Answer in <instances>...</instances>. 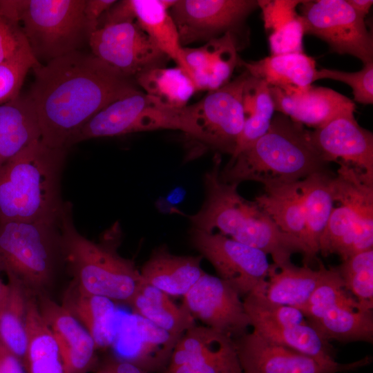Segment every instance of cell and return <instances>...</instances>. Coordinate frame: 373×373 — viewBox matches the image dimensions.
I'll return each instance as SVG.
<instances>
[{
	"mask_svg": "<svg viewBox=\"0 0 373 373\" xmlns=\"http://www.w3.org/2000/svg\"><path fill=\"white\" fill-rule=\"evenodd\" d=\"M39 64L30 47L23 48L15 56L0 64V105L21 94L28 72Z\"/></svg>",
	"mask_w": 373,
	"mask_h": 373,
	"instance_id": "cell-44",
	"label": "cell"
},
{
	"mask_svg": "<svg viewBox=\"0 0 373 373\" xmlns=\"http://www.w3.org/2000/svg\"><path fill=\"white\" fill-rule=\"evenodd\" d=\"M88 45L95 56L133 79L149 69L165 67L170 59L135 21L98 28Z\"/></svg>",
	"mask_w": 373,
	"mask_h": 373,
	"instance_id": "cell-13",
	"label": "cell"
},
{
	"mask_svg": "<svg viewBox=\"0 0 373 373\" xmlns=\"http://www.w3.org/2000/svg\"><path fill=\"white\" fill-rule=\"evenodd\" d=\"M35 297L29 295L26 315L27 350L24 361L28 372L65 373L57 343Z\"/></svg>",
	"mask_w": 373,
	"mask_h": 373,
	"instance_id": "cell-28",
	"label": "cell"
},
{
	"mask_svg": "<svg viewBox=\"0 0 373 373\" xmlns=\"http://www.w3.org/2000/svg\"><path fill=\"white\" fill-rule=\"evenodd\" d=\"M373 236L359 225L352 212L340 204L334 207L318 243V253L326 257L336 254L343 260L372 249Z\"/></svg>",
	"mask_w": 373,
	"mask_h": 373,
	"instance_id": "cell-30",
	"label": "cell"
},
{
	"mask_svg": "<svg viewBox=\"0 0 373 373\" xmlns=\"http://www.w3.org/2000/svg\"><path fill=\"white\" fill-rule=\"evenodd\" d=\"M32 70L27 94L37 113L41 140L52 148L68 149L95 115L140 90L133 79L81 50L39 64Z\"/></svg>",
	"mask_w": 373,
	"mask_h": 373,
	"instance_id": "cell-1",
	"label": "cell"
},
{
	"mask_svg": "<svg viewBox=\"0 0 373 373\" xmlns=\"http://www.w3.org/2000/svg\"><path fill=\"white\" fill-rule=\"evenodd\" d=\"M28 47L20 21V0H0V64Z\"/></svg>",
	"mask_w": 373,
	"mask_h": 373,
	"instance_id": "cell-43",
	"label": "cell"
},
{
	"mask_svg": "<svg viewBox=\"0 0 373 373\" xmlns=\"http://www.w3.org/2000/svg\"><path fill=\"white\" fill-rule=\"evenodd\" d=\"M221 159L216 155L212 167L205 173V199L201 209L189 216L192 227L220 233L271 256L274 265L291 262L295 253L305 254L298 238L282 231L271 217L254 201L242 198L238 184L220 178Z\"/></svg>",
	"mask_w": 373,
	"mask_h": 373,
	"instance_id": "cell-2",
	"label": "cell"
},
{
	"mask_svg": "<svg viewBox=\"0 0 373 373\" xmlns=\"http://www.w3.org/2000/svg\"><path fill=\"white\" fill-rule=\"evenodd\" d=\"M160 129L186 133L184 108L170 107L139 90L111 103L95 115L75 135L70 146L93 138Z\"/></svg>",
	"mask_w": 373,
	"mask_h": 373,
	"instance_id": "cell-9",
	"label": "cell"
},
{
	"mask_svg": "<svg viewBox=\"0 0 373 373\" xmlns=\"http://www.w3.org/2000/svg\"><path fill=\"white\" fill-rule=\"evenodd\" d=\"M0 373H24L19 358L0 341Z\"/></svg>",
	"mask_w": 373,
	"mask_h": 373,
	"instance_id": "cell-48",
	"label": "cell"
},
{
	"mask_svg": "<svg viewBox=\"0 0 373 373\" xmlns=\"http://www.w3.org/2000/svg\"><path fill=\"white\" fill-rule=\"evenodd\" d=\"M345 289L364 308L373 309V249L356 254L335 267Z\"/></svg>",
	"mask_w": 373,
	"mask_h": 373,
	"instance_id": "cell-40",
	"label": "cell"
},
{
	"mask_svg": "<svg viewBox=\"0 0 373 373\" xmlns=\"http://www.w3.org/2000/svg\"><path fill=\"white\" fill-rule=\"evenodd\" d=\"M59 223L0 221V272L31 296L46 294L62 261Z\"/></svg>",
	"mask_w": 373,
	"mask_h": 373,
	"instance_id": "cell-6",
	"label": "cell"
},
{
	"mask_svg": "<svg viewBox=\"0 0 373 373\" xmlns=\"http://www.w3.org/2000/svg\"><path fill=\"white\" fill-rule=\"evenodd\" d=\"M134 80L145 93L175 108L186 106L197 91L191 77L178 66L151 68L137 75Z\"/></svg>",
	"mask_w": 373,
	"mask_h": 373,
	"instance_id": "cell-37",
	"label": "cell"
},
{
	"mask_svg": "<svg viewBox=\"0 0 373 373\" xmlns=\"http://www.w3.org/2000/svg\"><path fill=\"white\" fill-rule=\"evenodd\" d=\"M163 373H242L233 339L218 350L196 362L181 365Z\"/></svg>",
	"mask_w": 373,
	"mask_h": 373,
	"instance_id": "cell-45",
	"label": "cell"
},
{
	"mask_svg": "<svg viewBox=\"0 0 373 373\" xmlns=\"http://www.w3.org/2000/svg\"><path fill=\"white\" fill-rule=\"evenodd\" d=\"M269 87L275 111L315 129L337 117L354 113L353 101L329 88L312 85L285 89Z\"/></svg>",
	"mask_w": 373,
	"mask_h": 373,
	"instance_id": "cell-17",
	"label": "cell"
},
{
	"mask_svg": "<svg viewBox=\"0 0 373 373\" xmlns=\"http://www.w3.org/2000/svg\"><path fill=\"white\" fill-rule=\"evenodd\" d=\"M300 5L305 34L320 38L333 52L354 56L363 64L373 61L372 34L365 18L347 1H303Z\"/></svg>",
	"mask_w": 373,
	"mask_h": 373,
	"instance_id": "cell-10",
	"label": "cell"
},
{
	"mask_svg": "<svg viewBox=\"0 0 373 373\" xmlns=\"http://www.w3.org/2000/svg\"><path fill=\"white\" fill-rule=\"evenodd\" d=\"M132 320L137 343H135L137 347L126 361L147 373L157 370L164 365L166 367L173 348L180 337L169 334L135 314Z\"/></svg>",
	"mask_w": 373,
	"mask_h": 373,
	"instance_id": "cell-36",
	"label": "cell"
},
{
	"mask_svg": "<svg viewBox=\"0 0 373 373\" xmlns=\"http://www.w3.org/2000/svg\"><path fill=\"white\" fill-rule=\"evenodd\" d=\"M357 301L345 289L335 267L326 269L306 304L300 309L309 322L321 318L329 309L341 304Z\"/></svg>",
	"mask_w": 373,
	"mask_h": 373,
	"instance_id": "cell-41",
	"label": "cell"
},
{
	"mask_svg": "<svg viewBox=\"0 0 373 373\" xmlns=\"http://www.w3.org/2000/svg\"><path fill=\"white\" fill-rule=\"evenodd\" d=\"M322 79L344 82L352 88L355 102L373 104V61L364 64L361 70L354 73L327 68L317 70L314 81Z\"/></svg>",
	"mask_w": 373,
	"mask_h": 373,
	"instance_id": "cell-46",
	"label": "cell"
},
{
	"mask_svg": "<svg viewBox=\"0 0 373 373\" xmlns=\"http://www.w3.org/2000/svg\"><path fill=\"white\" fill-rule=\"evenodd\" d=\"M350 6L362 17L365 18L373 4L372 0H346Z\"/></svg>",
	"mask_w": 373,
	"mask_h": 373,
	"instance_id": "cell-49",
	"label": "cell"
},
{
	"mask_svg": "<svg viewBox=\"0 0 373 373\" xmlns=\"http://www.w3.org/2000/svg\"><path fill=\"white\" fill-rule=\"evenodd\" d=\"M233 341L242 373H340L372 361L370 356L348 363L319 360L269 342L253 331Z\"/></svg>",
	"mask_w": 373,
	"mask_h": 373,
	"instance_id": "cell-14",
	"label": "cell"
},
{
	"mask_svg": "<svg viewBox=\"0 0 373 373\" xmlns=\"http://www.w3.org/2000/svg\"><path fill=\"white\" fill-rule=\"evenodd\" d=\"M258 8L255 0H176L169 14L184 47L227 33L234 36V31Z\"/></svg>",
	"mask_w": 373,
	"mask_h": 373,
	"instance_id": "cell-12",
	"label": "cell"
},
{
	"mask_svg": "<svg viewBox=\"0 0 373 373\" xmlns=\"http://www.w3.org/2000/svg\"><path fill=\"white\" fill-rule=\"evenodd\" d=\"M176 0H131L135 19L170 59L188 73L175 24L169 9Z\"/></svg>",
	"mask_w": 373,
	"mask_h": 373,
	"instance_id": "cell-27",
	"label": "cell"
},
{
	"mask_svg": "<svg viewBox=\"0 0 373 373\" xmlns=\"http://www.w3.org/2000/svg\"><path fill=\"white\" fill-rule=\"evenodd\" d=\"M242 104L245 120L232 155L241 152L267 133L275 111L268 84L250 75L244 86Z\"/></svg>",
	"mask_w": 373,
	"mask_h": 373,
	"instance_id": "cell-34",
	"label": "cell"
},
{
	"mask_svg": "<svg viewBox=\"0 0 373 373\" xmlns=\"http://www.w3.org/2000/svg\"><path fill=\"white\" fill-rule=\"evenodd\" d=\"M338 163L337 174L331 178L334 202L347 207L361 227L373 235V182L354 167Z\"/></svg>",
	"mask_w": 373,
	"mask_h": 373,
	"instance_id": "cell-32",
	"label": "cell"
},
{
	"mask_svg": "<svg viewBox=\"0 0 373 373\" xmlns=\"http://www.w3.org/2000/svg\"><path fill=\"white\" fill-rule=\"evenodd\" d=\"M202 256H178L166 246L153 250L140 270L142 281L169 296H184L206 273Z\"/></svg>",
	"mask_w": 373,
	"mask_h": 373,
	"instance_id": "cell-20",
	"label": "cell"
},
{
	"mask_svg": "<svg viewBox=\"0 0 373 373\" xmlns=\"http://www.w3.org/2000/svg\"><path fill=\"white\" fill-rule=\"evenodd\" d=\"M309 323L329 341L373 342L372 309L363 307L358 301L338 305Z\"/></svg>",
	"mask_w": 373,
	"mask_h": 373,
	"instance_id": "cell-31",
	"label": "cell"
},
{
	"mask_svg": "<svg viewBox=\"0 0 373 373\" xmlns=\"http://www.w3.org/2000/svg\"><path fill=\"white\" fill-rule=\"evenodd\" d=\"M255 202L282 231L299 239L303 244L305 210L299 181L265 186V193L257 196Z\"/></svg>",
	"mask_w": 373,
	"mask_h": 373,
	"instance_id": "cell-33",
	"label": "cell"
},
{
	"mask_svg": "<svg viewBox=\"0 0 373 373\" xmlns=\"http://www.w3.org/2000/svg\"><path fill=\"white\" fill-rule=\"evenodd\" d=\"M231 339L205 325H194L178 341L165 370L200 361L218 350Z\"/></svg>",
	"mask_w": 373,
	"mask_h": 373,
	"instance_id": "cell-39",
	"label": "cell"
},
{
	"mask_svg": "<svg viewBox=\"0 0 373 373\" xmlns=\"http://www.w3.org/2000/svg\"><path fill=\"white\" fill-rule=\"evenodd\" d=\"M61 305L85 327L97 348L113 345L117 337L115 303L103 296L88 294L71 283Z\"/></svg>",
	"mask_w": 373,
	"mask_h": 373,
	"instance_id": "cell-23",
	"label": "cell"
},
{
	"mask_svg": "<svg viewBox=\"0 0 373 373\" xmlns=\"http://www.w3.org/2000/svg\"><path fill=\"white\" fill-rule=\"evenodd\" d=\"M303 1L260 0L264 26L269 34L271 55L303 52L305 29L296 8Z\"/></svg>",
	"mask_w": 373,
	"mask_h": 373,
	"instance_id": "cell-26",
	"label": "cell"
},
{
	"mask_svg": "<svg viewBox=\"0 0 373 373\" xmlns=\"http://www.w3.org/2000/svg\"><path fill=\"white\" fill-rule=\"evenodd\" d=\"M129 305L134 314L178 337L195 325L182 305H176L169 295L143 281Z\"/></svg>",
	"mask_w": 373,
	"mask_h": 373,
	"instance_id": "cell-29",
	"label": "cell"
},
{
	"mask_svg": "<svg viewBox=\"0 0 373 373\" xmlns=\"http://www.w3.org/2000/svg\"><path fill=\"white\" fill-rule=\"evenodd\" d=\"M332 176L329 173H317L299 181L305 222L304 265L309 266L316 259L321 236L334 209Z\"/></svg>",
	"mask_w": 373,
	"mask_h": 373,
	"instance_id": "cell-22",
	"label": "cell"
},
{
	"mask_svg": "<svg viewBox=\"0 0 373 373\" xmlns=\"http://www.w3.org/2000/svg\"><path fill=\"white\" fill-rule=\"evenodd\" d=\"M309 137L325 161L349 164L373 182V134L358 124L354 114L309 131Z\"/></svg>",
	"mask_w": 373,
	"mask_h": 373,
	"instance_id": "cell-16",
	"label": "cell"
},
{
	"mask_svg": "<svg viewBox=\"0 0 373 373\" xmlns=\"http://www.w3.org/2000/svg\"><path fill=\"white\" fill-rule=\"evenodd\" d=\"M9 287L8 283H4L0 278V308L2 306L8 293Z\"/></svg>",
	"mask_w": 373,
	"mask_h": 373,
	"instance_id": "cell-50",
	"label": "cell"
},
{
	"mask_svg": "<svg viewBox=\"0 0 373 373\" xmlns=\"http://www.w3.org/2000/svg\"><path fill=\"white\" fill-rule=\"evenodd\" d=\"M85 0H20V21L35 59L48 62L88 44Z\"/></svg>",
	"mask_w": 373,
	"mask_h": 373,
	"instance_id": "cell-7",
	"label": "cell"
},
{
	"mask_svg": "<svg viewBox=\"0 0 373 373\" xmlns=\"http://www.w3.org/2000/svg\"><path fill=\"white\" fill-rule=\"evenodd\" d=\"M249 75L245 70L198 102L184 106L186 135L218 152L232 155L245 124L242 95Z\"/></svg>",
	"mask_w": 373,
	"mask_h": 373,
	"instance_id": "cell-8",
	"label": "cell"
},
{
	"mask_svg": "<svg viewBox=\"0 0 373 373\" xmlns=\"http://www.w3.org/2000/svg\"><path fill=\"white\" fill-rule=\"evenodd\" d=\"M238 64L249 74L265 82L269 86L281 89L303 88L314 82L316 72L315 60L304 52L271 55L258 61Z\"/></svg>",
	"mask_w": 373,
	"mask_h": 373,
	"instance_id": "cell-25",
	"label": "cell"
},
{
	"mask_svg": "<svg viewBox=\"0 0 373 373\" xmlns=\"http://www.w3.org/2000/svg\"><path fill=\"white\" fill-rule=\"evenodd\" d=\"M240 297L227 282L205 273L183 296L182 305L195 320L235 340L251 326Z\"/></svg>",
	"mask_w": 373,
	"mask_h": 373,
	"instance_id": "cell-15",
	"label": "cell"
},
{
	"mask_svg": "<svg viewBox=\"0 0 373 373\" xmlns=\"http://www.w3.org/2000/svg\"><path fill=\"white\" fill-rule=\"evenodd\" d=\"M40 139L37 113L27 93L0 105V166Z\"/></svg>",
	"mask_w": 373,
	"mask_h": 373,
	"instance_id": "cell-24",
	"label": "cell"
},
{
	"mask_svg": "<svg viewBox=\"0 0 373 373\" xmlns=\"http://www.w3.org/2000/svg\"><path fill=\"white\" fill-rule=\"evenodd\" d=\"M327 164L311 143L309 131L280 113L273 117L265 134L231 156L219 175L227 183L256 181L267 186L329 173Z\"/></svg>",
	"mask_w": 373,
	"mask_h": 373,
	"instance_id": "cell-3",
	"label": "cell"
},
{
	"mask_svg": "<svg viewBox=\"0 0 373 373\" xmlns=\"http://www.w3.org/2000/svg\"><path fill=\"white\" fill-rule=\"evenodd\" d=\"M190 240L200 255L213 265L218 277L240 296L262 289L272 266L265 252L220 233L193 227Z\"/></svg>",
	"mask_w": 373,
	"mask_h": 373,
	"instance_id": "cell-11",
	"label": "cell"
},
{
	"mask_svg": "<svg viewBox=\"0 0 373 373\" xmlns=\"http://www.w3.org/2000/svg\"><path fill=\"white\" fill-rule=\"evenodd\" d=\"M327 268L319 262V268L298 267L286 263L276 267L272 264L269 276L259 291L267 301L278 305L302 308L323 278Z\"/></svg>",
	"mask_w": 373,
	"mask_h": 373,
	"instance_id": "cell-21",
	"label": "cell"
},
{
	"mask_svg": "<svg viewBox=\"0 0 373 373\" xmlns=\"http://www.w3.org/2000/svg\"><path fill=\"white\" fill-rule=\"evenodd\" d=\"M251 327L254 332L269 342L319 360L336 361L333 345L309 321L294 326L255 324Z\"/></svg>",
	"mask_w": 373,
	"mask_h": 373,
	"instance_id": "cell-35",
	"label": "cell"
},
{
	"mask_svg": "<svg viewBox=\"0 0 373 373\" xmlns=\"http://www.w3.org/2000/svg\"><path fill=\"white\" fill-rule=\"evenodd\" d=\"M40 312L57 343L65 373H81L93 359L95 343L85 327L61 304L38 295Z\"/></svg>",
	"mask_w": 373,
	"mask_h": 373,
	"instance_id": "cell-18",
	"label": "cell"
},
{
	"mask_svg": "<svg viewBox=\"0 0 373 373\" xmlns=\"http://www.w3.org/2000/svg\"><path fill=\"white\" fill-rule=\"evenodd\" d=\"M59 227L62 261L73 276L72 283L84 293L129 305L142 279L135 263L117 252L119 223L107 229L99 242H94L76 229L67 202Z\"/></svg>",
	"mask_w": 373,
	"mask_h": 373,
	"instance_id": "cell-5",
	"label": "cell"
},
{
	"mask_svg": "<svg viewBox=\"0 0 373 373\" xmlns=\"http://www.w3.org/2000/svg\"><path fill=\"white\" fill-rule=\"evenodd\" d=\"M236 38L227 33L199 48L182 47L184 62L196 90H217L229 82L240 59Z\"/></svg>",
	"mask_w": 373,
	"mask_h": 373,
	"instance_id": "cell-19",
	"label": "cell"
},
{
	"mask_svg": "<svg viewBox=\"0 0 373 373\" xmlns=\"http://www.w3.org/2000/svg\"><path fill=\"white\" fill-rule=\"evenodd\" d=\"M8 285V293L0 308V341L21 361L27 350L26 315L30 294L15 282Z\"/></svg>",
	"mask_w": 373,
	"mask_h": 373,
	"instance_id": "cell-38",
	"label": "cell"
},
{
	"mask_svg": "<svg viewBox=\"0 0 373 373\" xmlns=\"http://www.w3.org/2000/svg\"><path fill=\"white\" fill-rule=\"evenodd\" d=\"M115 1V0H85L84 13L90 36L97 29L100 17Z\"/></svg>",
	"mask_w": 373,
	"mask_h": 373,
	"instance_id": "cell-47",
	"label": "cell"
},
{
	"mask_svg": "<svg viewBox=\"0 0 373 373\" xmlns=\"http://www.w3.org/2000/svg\"><path fill=\"white\" fill-rule=\"evenodd\" d=\"M66 154L40 139L0 166V221L59 222Z\"/></svg>",
	"mask_w": 373,
	"mask_h": 373,
	"instance_id": "cell-4",
	"label": "cell"
},
{
	"mask_svg": "<svg viewBox=\"0 0 373 373\" xmlns=\"http://www.w3.org/2000/svg\"><path fill=\"white\" fill-rule=\"evenodd\" d=\"M251 326L265 324L276 327L294 326L308 322L303 312L294 307L274 304L261 295L251 293L243 300Z\"/></svg>",
	"mask_w": 373,
	"mask_h": 373,
	"instance_id": "cell-42",
	"label": "cell"
}]
</instances>
